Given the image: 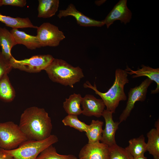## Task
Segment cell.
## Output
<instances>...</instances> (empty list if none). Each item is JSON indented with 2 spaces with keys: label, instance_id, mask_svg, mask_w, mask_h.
Listing matches in <instances>:
<instances>
[{
  "label": "cell",
  "instance_id": "obj_19",
  "mask_svg": "<svg viewBox=\"0 0 159 159\" xmlns=\"http://www.w3.org/2000/svg\"><path fill=\"white\" fill-rule=\"evenodd\" d=\"M0 21L12 29L31 28L37 29L38 27L34 25L28 18H14L3 15L0 13Z\"/></svg>",
  "mask_w": 159,
  "mask_h": 159
},
{
  "label": "cell",
  "instance_id": "obj_12",
  "mask_svg": "<svg viewBox=\"0 0 159 159\" xmlns=\"http://www.w3.org/2000/svg\"><path fill=\"white\" fill-rule=\"evenodd\" d=\"M113 113L107 110H105L102 114L105 121V126L103 130L101 143L109 147L117 144L115 134L120 123L119 122H114L112 118Z\"/></svg>",
  "mask_w": 159,
  "mask_h": 159
},
{
  "label": "cell",
  "instance_id": "obj_30",
  "mask_svg": "<svg viewBox=\"0 0 159 159\" xmlns=\"http://www.w3.org/2000/svg\"><path fill=\"white\" fill-rule=\"evenodd\" d=\"M133 159H147V158L144 155H143L135 158H133Z\"/></svg>",
  "mask_w": 159,
  "mask_h": 159
},
{
  "label": "cell",
  "instance_id": "obj_7",
  "mask_svg": "<svg viewBox=\"0 0 159 159\" xmlns=\"http://www.w3.org/2000/svg\"><path fill=\"white\" fill-rule=\"evenodd\" d=\"M37 36L41 47L58 46L65 38L58 27L49 22H44L37 28Z\"/></svg>",
  "mask_w": 159,
  "mask_h": 159
},
{
  "label": "cell",
  "instance_id": "obj_17",
  "mask_svg": "<svg viewBox=\"0 0 159 159\" xmlns=\"http://www.w3.org/2000/svg\"><path fill=\"white\" fill-rule=\"evenodd\" d=\"M38 17L47 18L54 16L58 10L59 0H39Z\"/></svg>",
  "mask_w": 159,
  "mask_h": 159
},
{
  "label": "cell",
  "instance_id": "obj_2",
  "mask_svg": "<svg viewBox=\"0 0 159 159\" xmlns=\"http://www.w3.org/2000/svg\"><path fill=\"white\" fill-rule=\"evenodd\" d=\"M128 74L125 70L117 69L115 71V78L113 84L105 92L99 91L95 83L92 86L88 81L84 84L83 86L85 88H90L94 90L95 93L99 95L103 101L106 110L114 113L120 102L127 100L124 87L125 84L129 82Z\"/></svg>",
  "mask_w": 159,
  "mask_h": 159
},
{
  "label": "cell",
  "instance_id": "obj_18",
  "mask_svg": "<svg viewBox=\"0 0 159 159\" xmlns=\"http://www.w3.org/2000/svg\"><path fill=\"white\" fill-rule=\"evenodd\" d=\"M8 74H4L0 79V100L6 102H12L16 97L15 90Z\"/></svg>",
  "mask_w": 159,
  "mask_h": 159
},
{
  "label": "cell",
  "instance_id": "obj_1",
  "mask_svg": "<svg viewBox=\"0 0 159 159\" xmlns=\"http://www.w3.org/2000/svg\"><path fill=\"white\" fill-rule=\"evenodd\" d=\"M19 126L28 140H42L51 135V118L43 108L28 107L21 115Z\"/></svg>",
  "mask_w": 159,
  "mask_h": 159
},
{
  "label": "cell",
  "instance_id": "obj_8",
  "mask_svg": "<svg viewBox=\"0 0 159 159\" xmlns=\"http://www.w3.org/2000/svg\"><path fill=\"white\" fill-rule=\"evenodd\" d=\"M153 82L147 78L139 85L130 89L128 93V98L126 107L119 117L120 123L126 120L130 116L136 102H143L145 100L148 88Z\"/></svg>",
  "mask_w": 159,
  "mask_h": 159
},
{
  "label": "cell",
  "instance_id": "obj_20",
  "mask_svg": "<svg viewBox=\"0 0 159 159\" xmlns=\"http://www.w3.org/2000/svg\"><path fill=\"white\" fill-rule=\"evenodd\" d=\"M82 98L80 94L74 93L68 98H66L63 103V107L68 115H78L82 114L80 107Z\"/></svg>",
  "mask_w": 159,
  "mask_h": 159
},
{
  "label": "cell",
  "instance_id": "obj_27",
  "mask_svg": "<svg viewBox=\"0 0 159 159\" xmlns=\"http://www.w3.org/2000/svg\"><path fill=\"white\" fill-rule=\"evenodd\" d=\"M12 68L9 60L6 59L0 51V79L4 74H8Z\"/></svg>",
  "mask_w": 159,
  "mask_h": 159
},
{
  "label": "cell",
  "instance_id": "obj_4",
  "mask_svg": "<svg viewBox=\"0 0 159 159\" xmlns=\"http://www.w3.org/2000/svg\"><path fill=\"white\" fill-rule=\"evenodd\" d=\"M58 141L57 137L55 135H51L48 138L42 140H28L14 149L6 150L1 148L0 150L14 159H36L43 150Z\"/></svg>",
  "mask_w": 159,
  "mask_h": 159
},
{
  "label": "cell",
  "instance_id": "obj_5",
  "mask_svg": "<svg viewBox=\"0 0 159 159\" xmlns=\"http://www.w3.org/2000/svg\"><path fill=\"white\" fill-rule=\"evenodd\" d=\"M28 140L19 125L12 121L0 122V148L6 150L15 149Z\"/></svg>",
  "mask_w": 159,
  "mask_h": 159
},
{
  "label": "cell",
  "instance_id": "obj_14",
  "mask_svg": "<svg viewBox=\"0 0 159 159\" xmlns=\"http://www.w3.org/2000/svg\"><path fill=\"white\" fill-rule=\"evenodd\" d=\"M141 68H138L136 71L132 70L127 66L125 70L127 71L128 74L133 75L132 77L134 78L142 76H146L148 78L153 82H155L157 84L155 89L152 90L151 94H156L159 92V68H153L148 66L142 64Z\"/></svg>",
  "mask_w": 159,
  "mask_h": 159
},
{
  "label": "cell",
  "instance_id": "obj_16",
  "mask_svg": "<svg viewBox=\"0 0 159 159\" xmlns=\"http://www.w3.org/2000/svg\"><path fill=\"white\" fill-rule=\"evenodd\" d=\"M17 44L12 33L5 28L0 27V46L1 52L5 57L10 60L12 57V48Z\"/></svg>",
  "mask_w": 159,
  "mask_h": 159
},
{
  "label": "cell",
  "instance_id": "obj_32",
  "mask_svg": "<svg viewBox=\"0 0 159 159\" xmlns=\"http://www.w3.org/2000/svg\"><path fill=\"white\" fill-rule=\"evenodd\" d=\"M1 148H0V149Z\"/></svg>",
  "mask_w": 159,
  "mask_h": 159
},
{
  "label": "cell",
  "instance_id": "obj_22",
  "mask_svg": "<svg viewBox=\"0 0 159 159\" xmlns=\"http://www.w3.org/2000/svg\"><path fill=\"white\" fill-rule=\"evenodd\" d=\"M147 151L154 159H159V128L151 129L147 134Z\"/></svg>",
  "mask_w": 159,
  "mask_h": 159
},
{
  "label": "cell",
  "instance_id": "obj_21",
  "mask_svg": "<svg viewBox=\"0 0 159 159\" xmlns=\"http://www.w3.org/2000/svg\"><path fill=\"white\" fill-rule=\"evenodd\" d=\"M128 142V145L125 148L133 158L144 155L147 151V146L145 138L143 135L138 138L131 139Z\"/></svg>",
  "mask_w": 159,
  "mask_h": 159
},
{
  "label": "cell",
  "instance_id": "obj_10",
  "mask_svg": "<svg viewBox=\"0 0 159 159\" xmlns=\"http://www.w3.org/2000/svg\"><path fill=\"white\" fill-rule=\"evenodd\" d=\"M109 147L100 142L87 143L80 150L79 159H108Z\"/></svg>",
  "mask_w": 159,
  "mask_h": 159
},
{
  "label": "cell",
  "instance_id": "obj_3",
  "mask_svg": "<svg viewBox=\"0 0 159 159\" xmlns=\"http://www.w3.org/2000/svg\"><path fill=\"white\" fill-rule=\"evenodd\" d=\"M44 70L52 82L71 88L84 77L80 67H74L62 59L54 58Z\"/></svg>",
  "mask_w": 159,
  "mask_h": 159
},
{
  "label": "cell",
  "instance_id": "obj_26",
  "mask_svg": "<svg viewBox=\"0 0 159 159\" xmlns=\"http://www.w3.org/2000/svg\"><path fill=\"white\" fill-rule=\"evenodd\" d=\"M133 159V157L127 149L117 144L109 147L108 159Z\"/></svg>",
  "mask_w": 159,
  "mask_h": 159
},
{
  "label": "cell",
  "instance_id": "obj_29",
  "mask_svg": "<svg viewBox=\"0 0 159 159\" xmlns=\"http://www.w3.org/2000/svg\"><path fill=\"white\" fill-rule=\"evenodd\" d=\"M0 159H14L12 156L4 153L0 149Z\"/></svg>",
  "mask_w": 159,
  "mask_h": 159
},
{
  "label": "cell",
  "instance_id": "obj_11",
  "mask_svg": "<svg viewBox=\"0 0 159 159\" xmlns=\"http://www.w3.org/2000/svg\"><path fill=\"white\" fill-rule=\"evenodd\" d=\"M71 16L76 20L77 24L80 26L85 27H101L105 24L101 21L94 19L84 15L77 10L72 4H69L65 10H60L57 16L60 19L62 17Z\"/></svg>",
  "mask_w": 159,
  "mask_h": 159
},
{
  "label": "cell",
  "instance_id": "obj_28",
  "mask_svg": "<svg viewBox=\"0 0 159 159\" xmlns=\"http://www.w3.org/2000/svg\"><path fill=\"white\" fill-rule=\"evenodd\" d=\"M3 5H11L20 7L25 6L26 3V0H2Z\"/></svg>",
  "mask_w": 159,
  "mask_h": 159
},
{
  "label": "cell",
  "instance_id": "obj_25",
  "mask_svg": "<svg viewBox=\"0 0 159 159\" xmlns=\"http://www.w3.org/2000/svg\"><path fill=\"white\" fill-rule=\"evenodd\" d=\"M62 122L65 126L73 127L81 132H86L89 125L80 121L78 115H68L62 120Z\"/></svg>",
  "mask_w": 159,
  "mask_h": 159
},
{
  "label": "cell",
  "instance_id": "obj_15",
  "mask_svg": "<svg viewBox=\"0 0 159 159\" xmlns=\"http://www.w3.org/2000/svg\"><path fill=\"white\" fill-rule=\"evenodd\" d=\"M13 36L17 44H22L29 49L33 50L41 47L37 36H34L13 28L10 31Z\"/></svg>",
  "mask_w": 159,
  "mask_h": 159
},
{
  "label": "cell",
  "instance_id": "obj_23",
  "mask_svg": "<svg viewBox=\"0 0 159 159\" xmlns=\"http://www.w3.org/2000/svg\"><path fill=\"white\" fill-rule=\"evenodd\" d=\"M103 122L99 120H92L89 125L85 132L88 141V143L92 144L100 142L101 139Z\"/></svg>",
  "mask_w": 159,
  "mask_h": 159
},
{
  "label": "cell",
  "instance_id": "obj_13",
  "mask_svg": "<svg viewBox=\"0 0 159 159\" xmlns=\"http://www.w3.org/2000/svg\"><path fill=\"white\" fill-rule=\"evenodd\" d=\"M83 110L82 114L86 116L100 117L105 107L101 99H97L94 95H86L82 97L81 102Z\"/></svg>",
  "mask_w": 159,
  "mask_h": 159
},
{
  "label": "cell",
  "instance_id": "obj_24",
  "mask_svg": "<svg viewBox=\"0 0 159 159\" xmlns=\"http://www.w3.org/2000/svg\"><path fill=\"white\" fill-rule=\"evenodd\" d=\"M36 159H79L75 155H63L58 153L55 148L50 145L43 150Z\"/></svg>",
  "mask_w": 159,
  "mask_h": 159
},
{
  "label": "cell",
  "instance_id": "obj_31",
  "mask_svg": "<svg viewBox=\"0 0 159 159\" xmlns=\"http://www.w3.org/2000/svg\"><path fill=\"white\" fill-rule=\"evenodd\" d=\"M2 0H0V6L3 5Z\"/></svg>",
  "mask_w": 159,
  "mask_h": 159
},
{
  "label": "cell",
  "instance_id": "obj_6",
  "mask_svg": "<svg viewBox=\"0 0 159 159\" xmlns=\"http://www.w3.org/2000/svg\"><path fill=\"white\" fill-rule=\"evenodd\" d=\"M54 58L50 54H42L21 60H17L12 56L9 61L13 68L34 73L44 70Z\"/></svg>",
  "mask_w": 159,
  "mask_h": 159
},
{
  "label": "cell",
  "instance_id": "obj_9",
  "mask_svg": "<svg viewBox=\"0 0 159 159\" xmlns=\"http://www.w3.org/2000/svg\"><path fill=\"white\" fill-rule=\"evenodd\" d=\"M127 0H120L114 6L112 9L102 21L108 28L114 22L117 20L126 24L129 22L132 18V13L128 8Z\"/></svg>",
  "mask_w": 159,
  "mask_h": 159
}]
</instances>
